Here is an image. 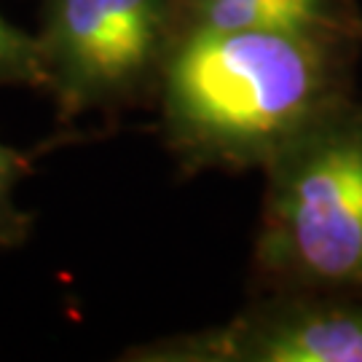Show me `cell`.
<instances>
[{"mask_svg":"<svg viewBox=\"0 0 362 362\" xmlns=\"http://www.w3.org/2000/svg\"><path fill=\"white\" fill-rule=\"evenodd\" d=\"M327 40L194 25L167 67V113L223 153L285 148L314 127L327 91Z\"/></svg>","mask_w":362,"mask_h":362,"instance_id":"cell-1","label":"cell"},{"mask_svg":"<svg viewBox=\"0 0 362 362\" xmlns=\"http://www.w3.org/2000/svg\"><path fill=\"white\" fill-rule=\"evenodd\" d=\"M276 258L300 276L362 287V132L309 127L285 145L269 204Z\"/></svg>","mask_w":362,"mask_h":362,"instance_id":"cell-2","label":"cell"},{"mask_svg":"<svg viewBox=\"0 0 362 362\" xmlns=\"http://www.w3.org/2000/svg\"><path fill=\"white\" fill-rule=\"evenodd\" d=\"M164 30V0H57L46 54L78 100L124 89L145 70Z\"/></svg>","mask_w":362,"mask_h":362,"instance_id":"cell-3","label":"cell"},{"mask_svg":"<svg viewBox=\"0 0 362 362\" xmlns=\"http://www.w3.org/2000/svg\"><path fill=\"white\" fill-rule=\"evenodd\" d=\"M212 360L362 362V306H296L231 327L202 346Z\"/></svg>","mask_w":362,"mask_h":362,"instance_id":"cell-4","label":"cell"},{"mask_svg":"<svg viewBox=\"0 0 362 362\" xmlns=\"http://www.w3.org/2000/svg\"><path fill=\"white\" fill-rule=\"evenodd\" d=\"M194 25L276 30L330 40L349 30L344 0H188Z\"/></svg>","mask_w":362,"mask_h":362,"instance_id":"cell-5","label":"cell"},{"mask_svg":"<svg viewBox=\"0 0 362 362\" xmlns=\"http://www.w3.org/2000/svg\"><path fill=\"white\" fill-rule=\"evenodd\" d=\"M35 59V46L25 33H19L0 13V76L3 73H25Z\"/></svg>","mask_w":362,"mask_h":362,"instance_id":"cell-6","label":"cell"},{"mask_svg":"<svg viewBox=\"0 0 362 362\" xmlns=\"http://www.w3.org/2000/svg\"><path fill=\"white\" fill-rule=\"evenodd\" d=\"M11 177H13V153L8 151V148L0 145V196H3L6 188H8Z\"/></svg>","mask_w":362,"mask_h":362,"instance_id":"cell-7","label":"cell"}]
</instances>
